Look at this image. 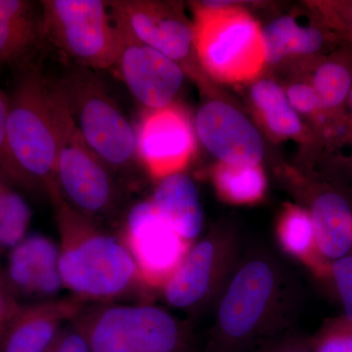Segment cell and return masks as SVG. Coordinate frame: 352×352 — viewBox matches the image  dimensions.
I'll list each match as a JSON object with an SVG mask.
<instances>
[{"mask_svg":"<svg viewBox=\"0 0 352 352\" xmlns=\"http://www.w3.org/2000/svg\"><path fill=\"white\" fill-rule=\"evenodd\" d=\"M50 200L61 236L59 266L64 286L94 298L126 291L138 273L124 243L95 228L89 217L69 207L60 194Z\"/></svg>","mask_w":352,"mask_h":352,"instance_id":"cell-1","label":"cell"},{"mask_svg":"<svg viewBox=\"0 0 352 352\" xmlns=\"http://www.w3.org/2000/svg\"><path fill=\"white\" fill-rule=\"evenodd\" d=\"M9 96L7 134L20 185L57 193L55 168L58 138L52 82L36 65L21 64Z\"/></svg>","mask_w":352,"mask_h":352,"instance_id":"cell-2","label":"cell"},{"mask_svg":"<svg viewBox=\"0 0 352 352\" xmlns=\"http://www.w3.org/2000/svg\"><path fill=\"white\" fill-rule=\"evenodd\" d=\"M194 50L204 69L221 82L256 78L265 65L258 23L230 2L194 6Z\"/></svg>","mask_w":352,"mask_h":352,"instance_id":"cell-3","label":"cell"},{"mask_svg":"<svg viewBox=\"0 0 352 352\" xmlns=\"http://www.w3.org/2000/svg\"><path fill=\"white\" fill-rule=\"evenodd\" d=\"M76 127L109 168H124L136 155V132L89 69L78 67L57 82Z\"/></svg>","mask_w":352,"mask_h":352,"instance_id":"cell-4","label":"cell"},{"mask_svg":"<svg viewBox=\"0 0 352 352\" xmlns=\"http://www.w3.org/2000/svg\"><path fill=\"white\" fill-rule=\"evenodd\" d=\"M43 38L56 44L80 66L116 67L122 48L119 28L101 0L41 1Z\"/></svg>","mask_w":352,"mask_h":352,"instance_id":"cell-5","label":"cell"},{"mask_svg":"<svg viewBox=\"0 0 352 352\" xmlns=\"http://www.w3.org/2000/svg\"><path fill=\"white\" fill-rule=\"evenodd\" d=\"M58 152L55 182L65 203L85 217L105 212L113 198L109 168L83 139L57 82H52Z\"/></svg>","mask_w":352,"mask_h":352,"instance_id":"cell-6","label":"cell"},{"mask_svg":"<svg viewBox=\"0 0 352 352\" xmlns=\"http://www.w3.org/2000/svg\"><path fill=\"white\" fill-rule=\"evenodd\" d=\"M108 4L116 24L170 58L183 71L192 72L193 25L185 20L177 6L145 0H118Z\"/></svg>","mask_w":352,"mask_h":352,"instance_id":"cell-7","label":"cell"},{"mask_svg":"<svg viewBox=\"0 0 352 352\" xmlns=\"http://www.w3.org/2000/svg\"><path fill=\"white\" fill-rule=\"evenodd\" d=\"M124 245L138 277L154 287H164L190 250L188 241L160 215L151 201H141L131 208Z\"/></svg>","mask_w":352,"mask_h":352,"instance_id":"cell-8","label":"cell"},{"mask_svg":"<svg viewBox=\"0 0 352 352\" xmlns=\"http://www.w3.org/2000/svg\"><path fill=\"white\" fill-rule=\"evenodd\" d=\"M196 151L188 115L179 106L146 109L136 131V154L153 177L182 173Z\"/></svg>","mask_w":352,"mask_h":352,"instance_id":"cell-9","label":"cell"},{"mask_svg":"<svg viewBox=\"0 0 352 352\" xmlns=\"http://www.w3.org/2000/svg\"><path fill=\"white\" fill-rule=\"evenodd\" d=\"M117 25V24H116ZM119 28L122 48L116 68L135 97L146 109L170 105L182 85L185 72L179 65L159 51Z\"/></svg>","mask_w":352,"mask_h":352,"instance_id":"cell-10","label":"cell"},{"mask_svg":"<svg viewBox=\"0 0 352 352\" xmlns=\"http://www.w3.org/2000/svg\"><path fill=\"white\" fill-rule=\"evenodd\" d=\"M196 131L204 146L219 163L258 166L264 156L263 138L237 109L210 101L199 110Z\"/></svg>","mask_w":352,"mask_h":352,"instance_id":"cell-11","label":"cell"},{"mask_svg":"<svg viewBox=\"0 0 352 352\" xmlns=\"http://www.w3.org/2000/svg\"><path fill=\"white\" fill-rule=\"evenodd\" d=\"M275 287L267 263L245 264L233 278L219 307V326L227 340L240 342L251 336L265 314Z\"/></svg>","mask_w":352,"mask_h":352,"instance_id":"cell-12","label":"cell"},{"mask_svg":"<svg viewBox=\"0 0 352 352\" xmlns=\"http://www.w3.org/2000/svg\"><path fill=\"white\" fill-rule=\"evenodd\" d=\"M60 250L47 237L32 235L12 248L8 275L16 288L31 295H55L64 286Z\"/></svg>","mask_w":352,"mask_h":352,"instance_id":"cell-13","label":"cell"},{"mask_svg":"<svg viewBox=\"0 0 352 352\" xmlns=\"http://www.w3.org/2000/svg\"><path fill=\"white\" fill-rule=\"evenodd\" d=\"M157 212L186 241L200 235L204 212L195 183L183 173L166 176L155 190L151 200Z\"/></svg>","mask_w":352,"mask_h":352,"instance_id":"cell-14","label":"cell"},{"mask_svg":"<svg viewBox=\"0 0 352 352\" xmlns=\"http://www.w3.org/2000/svg\"><path fill=\"white\" fill-rule=\"evenodd\" d=\"M315 242L323 258L339 259L352 248V210L339 192L326 190L316 196L310 210Z\"/></svg>","mask_w":352,"mask_h":352,"instance_id":"cell-15","label":"cell"},{"mask_svg":"<svg viewBox=\"0 0 352 352\" xmlns=\"http://www.w3.org/2000/svg\"><path fill=\"white\" fill-rule=\"evenodd\" d=\"M74 307L47 303L18 312L7 331L3 352H46L58 336L62 320Z\"/></svg>","mask_w":352,"mask_h":352,"instance_id":"cell-16","label":"cell"},{"mask_svg":"<svg viewBox=\"0 0 352 352\" xmlns=\"http://www.w3.org/2000/svg\"><path fill=\"white\" fill-rule=\"evenodd\" d=\"M43 38L41 14L25 0H0V64L24 63Z\"/></svg>","mask_w":352,"mask_h":352,"instance_id":"cell-17","label":"cell"},{"mask_svg":"<svg viewBox=\"0 0 352 352\" xmlns=\"http://www.w3.org/2000/svg\"><path fill=\"white\" fill-rule=\"evenodd\" d=\"M214 263L215 247L210 241H201L191 248L164 285L168 302L176 307L200 302L212 283Z\"/></svg>","mask_w":352,"mask_h":352,"instance_id":"cell-18","label":"cell"},{"mask_svg":"<svg viewBox=\"0 0 352 352\" xmlns=\"http://www.w3.org/2000/svg\"><path fill=\"white\" fill-rule=\"evenodd\" d=\"M251 99L259 118L273 135L295 138L302 134V120L289 104L286 91L276 82L270 80L254 82Z\"/></svg>","mask_w":352,"mask_h":352,"instance_id":"cell-19","label":"cell"},{"mask_svg":"<svg viewBox=\"0 0 352 352\" xmlns=\"http://www.w3.org/2000/svg\"><path fill=\"white\" fill-rule=\"evenodd\" d=\"M278 236L287 252L309 264L319 275L331 273V264L317 249L314 223L307 210L289 206L280 219Z\"/></svg>","mask_w":352,"mask_h":352,"instance_id":"cell-20","label":"cell"},{"mask_svg":"<svg viewBox=\"0 0 352 352\" xmlns=\"http://www.w3.org/2000/svg\"><path fill=\"white\" fill-rule=\"evenodd\" d=\"M220 197L233 204H251L263 196L266 179L258 166H232L219 163L214 171Z\"/></svg>","mask_w":352,"mask_h":352,"instance_id":"cell-21","label":"cell"},{"mask_svg":"<svg viewBox=\"0 0 352 352\" xmlns=\"http://www.w3.org/2000/svg\"><path fill=\"white\" fill-rule=\"evenodd\" d=\"M131 307L108 308L87 336L91 352H135L131 338Z\"/></svg>","mask_w":352,"mask_h":352,"instance_id":"cell-22","label":"cell"},{"mask_svg":"<svg viewBox=\"0 0 352 352\" xmlns=\"http://www.w3.org/2000/svg\"><path fill=\"white\" fill-rule=\"evenodd\" d=\"M14 183L0 170V245L14 248L24 239L32 212Z\"/></svg>","mask_w":352,"mask_h":352,"instance_id":"cell-23","label":"cell"},{"mask_svg":"<svg viewBox=\"0 0 352 352\" xmlns=\"http://www.w3.org/2000/svg\"><path fill=\"white\" fill-rule=\"evenodd\" d=\"M326 113L337 112L349 101L352 87V69L344 61L331 59L315 69L312 82Z\"/></svg>","mask_w":352,"mask_h":352,"instance_id":"cell-24","label":"cell"},{"mask_svg":"<svg viewBox=\"0 0 352 352\" xmlns=\"http://www.w3.org/2000/svg\"><path fill=\"white\" fill-rule=\"evenodd\" d=\"M298 24L300 22L294 16H283L261 29L265 63L277 65L288 57Z\"/></svg>","mask_w":352,"mask_h":352,"instance_id":"cell-25","label":"cell"},{"mask_svg":"<svg viewBox=\"0 0 352 352\" xmlns=\"http://www.w3.org/2000/svg\"><path fill=\"white\" fill-rule=\"evenodd\" d=\"M317 6L325 28L352 41V1H324Z\"/></svg>","mask_w":352,"mask_h":352,"instance_id":"cell-26","label":"cell"},{"mask_svg":"<svg viewBox=\"0 0 352 352\" xmlns=\"http://www.w3.org/2000/svg\"><path fill=\"white\" fill-rule=\"evenodd\" d=\"M9 96L0 87V170L13 183L20 184L19 173L8 144Z\"/></svg>","mask_w":352,"mask_h":352,"instance_id":"cell-27","label":"cell"},{"mask_svg":"<svg viewBox=\"0 0 352 352\" xmlns=\"http://www.w3.org/2000/svg\"><path fill=\"white\" fill-rule=\"evenodd\" d=\"M331 274L346 311V321L352 326V254L333 261Z\"/></svg>","mask_w":352,"mask_h":352,"instance_id":"cell-28","label":"cell"},{"mask_svg":"<svg viewBox=\"0 0 352 352\" xmlns=\"http://www.w3.org/2000/svg\"><path fill=\"white\" fill-rule=\"evenodd\" d=\"M314 352H352V326L346 320L331 325L317 340Z\"/></svg>","mask_w":352,"mask_h":352,"instance_id":"cell-29","label":"cell"},{"mask_svg":"<svg viewBox=\"0 0 352 352\" xmlns=\"http://www.w3.org/2000/svg\"><path fill=\"white\" fill-rule=\"evenodd\" d=\"M286 95L296 113L309 116H321V113H326L322 108L318 95L310 83H295L288 88Z\"/></svg>","mask_w":352,"mask_h":352,"instance_id":"cell-30","label":"cell"},{"mask_svg":"<svg viewBox=\"0 0 352 352\" xmlns=\"http://www.w3.org/2000/svg\"><path fill=\"white\" fill-rule=\"evenodd\" d=\"M46 352H91L87 333L71 331L58 335Z\"/></svg>","mask_w":352,"mask_h":352,"instance_id":"cell-31","label":"cell"},{"mask_svg":"<svg viewBox=\"0 0 352 352\" xmlns=\"http://www.w3.org/2000/svg\"><path fill=\"white\" fill-rule=\"evenodd\" d=\"M10 307H9L8 302H7L3 292L0 288V332L6 326V319L10 316Z\"/></svg>","mask_w":352,"mask_h":352,"instance_id":"cell-32","label":"cell"},{"mask_svg":"<svg viewBox=\"0 0 352 352\" xmlns=\"http://www.w3.org/2000/svg\"><path fill=\"white\" fill-rule=\"evenodd\" d=\"M286 352H309L302 347H294V349H288Z\"/></svg>","mask_w":352,"mask_h":352,"instance_id":"cell-33","label":"cell"},{"mask_svg":"<svg viewBox=\"0 0 352 352\" xmlns=\"http://www.w3.org/2000/svg\"><path fill=\"white\" fill-rule=\"evenodd\" d=\"M349 105H351V111H352V87H351V94H349Z\"/></svg>","mask_w":352,"mask_h":352,"instance_id":"cell-34","label":"cell"}]
</instances>
